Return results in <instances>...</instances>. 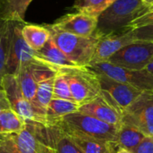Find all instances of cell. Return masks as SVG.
<instances>
[{
    "mask_svg": "<svg viewBox=\"0 0 153 153\" xmlns=\"http://www.w3.org/2000/svg\"><path fill=\"white\" fill-rule=\"evenodd\" d=\"M32 0H0V17L6 20H24L29 4Z\"/></svg>",
    "mask_w": 153,
    "mask_h": 153,
    "instance_id": "23",
    "label": "cell"
},
{
    "mask_svg": "<svg viewBox=\"0 0 153 153\" xmlns=\"http://www.w3.org/2000/svg\"><path fill=\"white\" fill-rule=\"evenodd\" d=\"M8 46V20L0 17V88L5 74V62Z\"/></svg>",
    "mask_w": 153,
    "mask_h": 153,
    "instance_id": "27",
    "label": "cell"
},
{
    "mask_svg": "<svg viewBox=\"0 0 153 153\" xmlns=\"http://www.w3.org/2000/svg\"><path fill=\"white\" fill-rule=\"evenodd\" d=\"M36 57L56 71L61 68L77 66L65 56L51 37L41 49L36 51Z\"/></svg>",
    "mask_w": 153,
    "mask_h": 153,
    "instance_id": "15",
    "label": "cell"
},
{
    "mask_svg": "<svg viewBox=\"0 0 153 153\" xmlns=\"http://www.w3.org/2000/svg\"><path fill=\"white\" fill-rule=\"evenodd\" d=\"M135 153H153V137L146 136L134 149Z\"/></svg>",
    "mask_w": 153,
    "mask_h": 153,
    "instance_id": "30",
    "label": "cell"
},
{
    "mask_svg": "<svg viewBox=\"0 0 153 153\" xmlns=\"http://www.w3.org/2000/svg\"><path fill=\"white\" fill-rule=\"evenodd\" d=\"M66 78L74 101L81 107L100 95L101 87L98 74L89 67L73 66L57 71Z\"/></svg>",
    "mask_w": 153,
    "mask_h": 153,
    "instance_id": "5",
    "label": "cell"
},
{
    "mask_svg": "<svg viewBox=\"0 0 153 153\" xmlns=\"http://www.w3.org/2000/svg\"><path fill=\"white\" fill-rule=\"evenodd\" d=\"M115 153H135L132 151H129V150H126V149H124V148H117L116 152Z\"/></svg>",
    "mask_w": 153,
    "mask_h": 153,
    "instance_id": "33",
    "label": "cell"
},
{
    "mask_svg": "<svg viewBox=\"0 0 153 153\" xmlns=\"http://www.w3.org/2000/svg\"><path fill=\"white\" fill-rule=\"evenodd\" d=\"M55 77L48 78L38 82L37 91L34 100V106L46 116V110L48 103L53 99L54 81Z\"/></svg>",
    "mask_w": 153,
    "mask_h": 153,
    "instance_id": "24",
    "label": "cell"
},
{
    "mask_svg": "<svg viewBox=\"0 0 153 153\" xmlns=\"http://www.w3.org/2000/svg\"><path fill=\"white\" fill-rule=\"evenodd\" d=\"M146 136L136 128L123 124L119 126L117 136V148H124L134 152Z\"/></svg>",
    "mask_w": 153,
    "mask_h": 153,
    "instance_id": "19",
    "label": "cell"
},
{
    "mask_svg": "<svg viewBox=\"0 0 153 153\" xmlns=\"http://www.w3.org/2000/svg\"><path fill=\"white\" fill-rule=\"evenodd\" d=\"M98 76L101 87L100 95L121 114L143 93V91L134 87L105 75L98 74Z\"/></svg>",
    "mask_w": 153,
    "mask_h": 153,
    "instance_id": "11",
    "label": "cell"
},
{
    "mask_svg": "<svg viewBox=\"0 0 153 153\" xmlns=\"http://www.w3.org/2000/svg\"><path fill=\"white\" fill-rule=\"evenodd\" d=\"M129 30L134 40L153 41V9L130 24Z\"/></svg>",
    "mask_w": 153,
    "mask_h": 153,
    "instance_id": "20",
    "label": "cell"
},
{
    "mask_svg": "<svg viewBox=\"0 0 153 153\" xmlns=\"http://www.w3.org/2000/svg\"><path fill=\"white\" fill-rule=\"evenodd\" d=\"M22 36L27 44L35 51L41 49L51 37L48 25L25 23L22 30Z\"/></svg>",
    "mask_w": 153,
    "mask_h": 153,
    "instance_id": "17",
    "label": "cell"
},
{
    "mask_svg": "<svg viewBox=\"0 0 153 153\" xmlns=\"http://www.w3.org/2000/svg\"><path fill=\"white\" fill-rule=\"evenodd\" d=\"M63 130L71 138V140L75 143V145L80 149L82 153L116 152V151L117 149L116 146L100 143L98 141L84 137L82 135H80V134H78L76 133H74V132H71V131H67V130H65V129H63Z\"/></svg>",
    "mask_w": 153,
    "mask_h": 153,
    "instance_id": "18",
    "label": "cell"
},
{
    "mask_svg": "<svg viewBox=\"0 0 153 153\" xmlns=\"http://www.w3.org/2000/svg\"><path fill=\"white\" fill-rule=\"evenodd\" d=\"M134 41L135 40L132 37L130 30L100 37L91 64L108 61L117 52Z\"/></svg>",
    "mask_w": 153,
    "mask_h": 153,
    "instance_id": "13",
    "label": "cell"
},
{
    "mask_svg": "<svg viewBox=\"0 0 153 153\" xmlns=\"http://www.w3.org/2000/svg\"><path fill=\"white\" fill-rule=\"evenodd\" d=\"M88 67L98 74L105 75L143 92H153V76L144 70L124 68L109 62L92 63Z\"/></svg>",
    "mask_w": 153,
    "mask_h": 153,
    "instance_id": "7",
    "label": "cell"
},
{
    "mask_svg": "<svg viewBox=\"0 0 153 153\" xmlns=\"http://www.w3.org/2000/svg\"><path fill=\"white\" fill-rule=\"evenodd\" d=\"M0 153H20L13 142L5 135H0Z\"/></svg>",
    "mask_w": 153,
    "mask_h": 153,
    "instance_id": "29",
    "label": "cell"
},
{
    "mask_svg": "<svg viewBox=\"0 0 153 153\" xmlns=\"http://www.w3.org/2000/svg\"><path fill=\"white\" fill-rule=\"evenodd\" d=\"M110 153H115V152H110Z\"/></svg>",
    "mask_w": 153,
    "mask_h": 153,
    "instance_id": "35",
    "label": "cell"
},
{
    "mask_svg": "<svg viewBox=\"0 0 153 153\" xmlns=\"http://www.w3.org/2000/svg\"><path fill=\"white\" fill-rule=\"evenodd\" d=\"M26 23L24 20H8V46L5 62V74L17 75L20 69L39 61L36 51L25 41L22 30Z\"/></svg>",
    "mask_w": 153,
    "mask_h": 153,
    "instance_id": "4",
    "label": "cell"
},
{
    "mask_svg": "<svg viewBox=\"0 0 153 153\" xmlns=\"http://www.w3.org/2000/svg\"><path fill=\"white\" fill-rule=\"evenodd\" d=\"M51 38L65 56L77 66L88 67L92 61L100 36L93 34L90 37L74 35L55 30L48 25Z\"/></svg>",
    "mask_w": 153,
    "mask_h": 153,
    "instance_id": "3",
    "label": "cell"
},
{
    "mask_svg": "<svg viewBox=\"0 0 153 153\" xmlns=\"http://www.w3.org/2000/svg\"><path fill=\"white\" fill-rule=\"evenodd\" d=\"M122 123L153 137V92H143L122 113Z\"/></svg>",
    "mask_w": 153,
    "mask_h": 153,
    "instance_id": "9",
    "label": "cell"
},
{
    "mask_svg": "<svg viewBox=\"0 0 153 153\" xmlns=\"http://www.w3.org/2000/svg\"><path fill=\"white\" fill-rule=\"evenodd\" d=\"M10 104L6 98L5 92L3 89L0 88V113L4 110L10 109Z\"/></svg>",
    "mask_w": 153,
    "mask_h": 153,
    "instance_id": "31",
    "label": "cell"
},
{
    "mask_svg": "<svg viewBox=\"0 0 153 153\" xmlns=\"http://www.w3.org/2000/svg\"><path fill=\"white\" fill-rule=\"evenodd\" d=\"M78 111L117 127L122 125V114L111 106L101 95L92 101L81 106Z\"/></svg>",
    "mask_w": 153,
    "mask_h": 153,
    "instance_id": "14",
    "label": "cell"
},
{
    "mask_svg": "<svg viewBox=\"0 0 153 153\" xmlns=\"http://www.w3.org/2000/svg\"><path fill=\"white\" fill-rule=\"evenodd\" d=\"M145 4L150 6L151 8H153V0H142Z\"/></svg>",
    "mask_w": 153,
    "mask_h": 153,
    "instance_id": "34",
    "label": "cell"
},
{
    "mask_svg": "<svg viewBox=\"0 0 153 153\" xmlns=\"http://www.w3.org/2000/svg\"><path fill=\"white\" fill-rule=\"evenodd\" d=\"M1 89L5 92L10 108L24 120L34 121L47 125L46 116L41 113L24 96L18 83L17 77L12 74H4L1 82Z\"/></svg>",
    "mask_w": 153,
    "mask_h": 153,
    "instance_id": "8",
    "label": "cell"
},
{
    "mask_svg": "<svg viewBox=\"0 0 153 153\" xmlns=\"http://www.w3.org/2000/svg\"><path fill=\"white\" fill-rule=\"evenodd\" d=\"M25 128L18 134L5 135L20 153H56L48 126L25 120Z\"/></svg>",
    "mask_w": 153,
    "mask_h": 153,
    "instance_id": "6",
    "label": "cell"
},
{
    "mask_svg": "<svg viewBox=\"0 0 153 153\" xmlns=\"http://www.w3.org/2000/svg\"><path fill=\"white\" fill-rule=\"evenodd\" d=\"M152 56L153 41L135 40L124 47L107 62L124 68L143 70Z\"/></svg>",
    "mask_w": 153,
    "mask_h": 153,
    "instance_id": "10",
    "label": "cell"
},
{
    "mask_svg": "<svg viewBox=\"0 0 153 153\" xmlns=\"http://www.w3.org/2000/svg\"><path fill=\"white\" fill-rule=\"evenodd\" d=\"M80 106L70 100L52 99L48 105L46 110V123L48 126H56L64 117L75 113L79 110Z\"/></svg>",
    "mask_w": 153,
    "mask_h": 153,
    "instance_id": "16",
    "label": "cell"
},
{
    "mask_svg": "<svg viewBox=\"0 0 153 153\" xmlns=\"http://www.w3.org/2000/svg\"><path fill=\"white\" fill-rule=\"evenodd\" d=\"M145 72H147L148 74H150L151 75L153 76V56L152 58L150 60V62L148 63V65L145 66V68L143 69Z\"/></svg>",
    "mask_w": 153,
    "mask_h": 153,
    "instance_id": "32",
    "label": "cell"
},
{
    "mask_svg": "<svg viewBox=\"0 0 153 153\" xmlns=\"http://www.w3.org/2000/svg\"><path fill=\"white\" fill-rule=\"evenodd\" d=\"M152 9L142 0H116L98 16L95 34L102 37L127 31L130 24Z\"/></svg>",
    "mask_w": 153,
    "mask_h": 153,
    "instance_id": "1",
    "label": "cell"
},
{
    "mask_svg": "<svg viewBox=\"0 0 153 153\" xmlns=\"http://www.w3.org/2000/svg\"><path fill=\"white\" fill-rule=\"evenodd\" d=\"M16 77H17L20 88L23 93V96L29 101H30L31 103H34L38 83L31 73L30 65L22 66L20 69Z\"/></svg>",
    "mask_w": 153,
    "mask_h": 153,
    "instance_id": "25",
    "label": "cell"
},
{
    "mask_svg": "<svg viewBox=\"0 0 153 153\" xmlns=\"http://www.w3.org/2000/svg\"><path fill=\"white\" fill-rule=\"evenodd\" d=\"M116 0H75L73 9L80 13L99 16Z\"/></svg>",
    "mask_w": 153,
    "mask_h": 153,
    "instance_id": "26",
    "label": "cell"
},
{
    "mask_svg": "<svg viewBox=\"0 0 153 153\" xmlns=\"http://www.w3.org/2000/svg\"><path fill=\"white\" fill-rule=\"evenodd\" d=\"M25 120L11 108L0 113V135L18 134L25 128Z\"/></svg>",
    "mask_w": 153,
    "mask_h": 153,
    "instance_id": "22",
    "label": "cell"
},
{
    "mask_svg": "<svg viewBox=\"0 0 153 153\" xmlns=\"http://www.w3.org/2000/svg\"><path fill=\"white\" fill-rule=\"evenodd\" d=\"M48 131L56 153H82L80 149L60 126H48Z\"/></svg>",
    "mask_w": 153,
    "mask_h": 153,
    "instance_id": "21",
    "label": "cell"
},
{
    "mask_svg": "<svg viewBox=\"0 0 153 153\" xmlns=\"http://www.w3.org/2000/svg\"><path fill=\"white\" fill-rule=\"evenodd\" d=\"M53 99H60L70 101H74L69 88L68 82L64 74L61 73L56 74L54 81V90H53ZM76 103V102H75Z\"/></svg>",
    "mask_w": 153,
    "mask_h": 153,
    "instance_id": "28",
    "label": "cell"
},
{
    "mask_svg": "<svg viewBox=\"0 0 153 153\" xmlns=\"http://www.w3.org/2000/svg\"><path fill=\"white\" fill-rule=\"evenodd\" d=\"M97 24V16L77 12L58 18L53 24H50V27L74 35L90 37L95 33Z\"/></svg>",
    "mask_w": 153,
    "mask_h": 153,
    "instance_id": "12",
    "label": "cell"
},
{
    "mask_svg": "<svg viewBox=\"0 0 153 153\" xmlns=\"http://www.w3.org/2000/svg\"><path fill=\"white\" fill-rule=\"evenodd\" d=\"M56 126H59L65 130L117 148V136L119 127L107 124L93 117L80 113L79 111L64 117Z\"/></svg>",
    "mask_w": 153,
    "mask_h": 153,
    "instance_id": "2",
    "label": "cell"
}]
</instances>
